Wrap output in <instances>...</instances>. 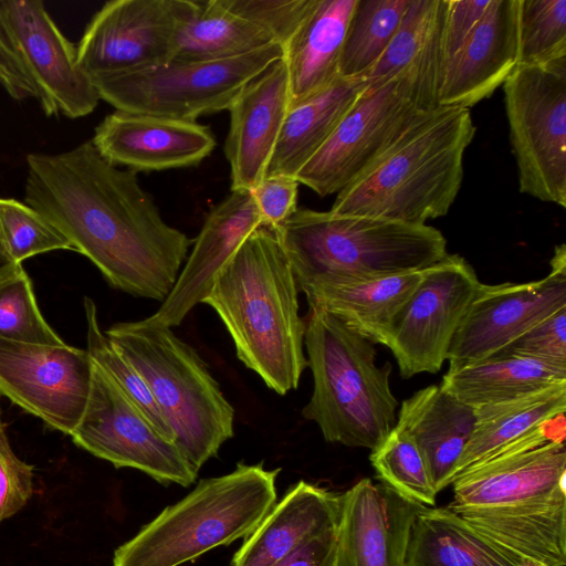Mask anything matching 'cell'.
Returning <instances> with one entry per match:
<instances>
[{"mask_svg":"<svg viewBox=\"0 0 566 566\" xmlns=\"http://www.w3.org/2000/svg\"><path fill=\"white\" fill-rule=\"evenodd\" d=\"M356 2L316 0L296 33L283 48L290 106L325 90L340 77V55Z\"/></svg>","mask_w":566,"mask_h":566,"instance_id":"4316f807","label":"cell"},{"mask_svg":"<svg viewBox=\"0 0 566 566\" xmlns=\"http://www.w3.org/2000/svg\"><path fill=\"white\" fill-rule=\"evenodd\" d=\"M427 269L365 281L306 284L298 291L308 306L327 311L373 344L388 347L392 323Z\"/></svg>","mask_w":566,"mask_h":566,"instance_id":"d4e9b609","label":"cell"},{"mask_svg":"<svg viewBox=\"0 0 566 566\" xmlns=\"http://www.w3.org/2000/svg\"><path fill=\"white\" fill-rule=\"evenodd\" d=\"M499 353L528 357L566 370V307L530 328Z\"/></svg>","mask_w":566,"mask_h":566,"instance_id":"ab89813d","label":"cell"},{"mask_svg":"<svg viewBox=\"0 0 566 566\" xmlns=\"http://www.w3.org/2000/svg\"><path fill=\"white\" fill-rule=\"evenodd\" d=\"M214 310L237 356L279 395L296 389L307 367L298 286L275 231H253L203 300Z\"/></svg>","mask_w":566,"mask_h":566,"instance_id":"3957f363","label":"cell"},{"mask_svg":"<svg viewBox=\"0 0 566 566\" xmlns=\"http://www.w3.org/2000/svg\"><path fill=\"white\" fill-rule=\"evenodd\" d=\"M409 0H357L339 62V76L365 77L395 36Z\"/></svg>","mask_w":566,"mask_h":566,"instance_id":"d6a6232c","label":"cell"},{"mask_svg":"<svg viewBox=\"0 0 566 566\" xmlns=\"http://www.w3.org/2000/svg\"><path fill=\"white\" fill-rule=\"evenodd\" d=\"M520 566H542V565H537V564H534V563H531V562H526Z\"/></svg>","mask_w":566,"mask_h":566,"instance_id":"7dc6e473","label":"cell"},{"mask_svg":"<svg viewBox=\"0 0 566 566\" xmlns=\"http://www.w3.org/2000/svg\"><path fill=\"white\" fill-rule=\"evenodd\" d=\"M280 469L239 463L201 480L114 553L113 566H180L249 536L276 503Z\"/></svg>","mask_w":566,"mask_h":566,"instance_id":"ba28073f","label":"cell"},{"mask_svg":"<svg viewBox=\"0 0 566 566\" xmlns=\"http://www.w3.org/2000/svg\"><path fill=\"white\" fill-rule=\"evenodd\" d=\"M518 64V0H491L460 50L446 63L438 106L470 108L504 84Z\"/></svg>","mask_w":566,"mask_h":566,"instance_id":"7402d4cb","label":"cell"},{"mask_svg":"<svg viewBox=\"0 0 566 566\" xmlns=\"http://www.w3.org/2000/svg\"><path fill=\"white\" fill-rule=\"evenodd\" d=\"M304 347L313 392L302 416L325 441L370 451L397 421L390 363L376 364V348L327 311L310 306Z\"/></svg>","mask_w":566,"mask_h":566,"instance_id":"8992f818","label":"cell"},{"mask_svg":"<svg viewBox=\"0 0 566 566\" xmlns=\"http://www.w3.org/2000/svg\"><path fill=\"white\" fill-rule=\"evenodd\" d=\"M566 57V0H518V64Z\"/></svg>","mask_w":566,"mask_h":566,"instance_id":"d590c367","label":"cell"},{"mask_svg":"<svg viewBox=\"0 0 566 566\" xmlns=\"http://www.w3.org/2000/svg\"><path fill=\"white\" fill-rule=\"evenodd\" d=\"M33 493V465L13 452L0 417V523L18 513Z\"/></svg>","mask_w":566,"mask_h":566,"instance_id":"60d3db41","label":"cell"},{"mask_svg":"<svg viewBox=\"0 0 566 566\" xmlns=\"http://www.w3.org/2000/svg\"><path fill=\"white\" fill-rule=\"evenodd\" d=\"M470 108L422 111L356 180L337 193L329 210L426 224L443 217L463 180V157L475 135Z\"/></svg>","mask_w":566,"mask_h":566,"instance_id":"277c9868","label":"cell"},{"mask_svg":"<svg viewBox=\"0 0 566 566\" xmlns=\"http://www.w3.org/2000/svg\"><path fill=\"white\" fill-rule=\"evenodd\" d=\"M566 380V370L514 354L448 369L440 387L462 402L479 407L514 399Z\"/></svg>","mask_w":566,"mask_h":566,"instance_id":"f546056e","label":"cell"},{"mask_svg":"<svg viewBox=\"0 0 566 566\" xmlns=\"http://www.w3.org/2000/svg\"><path fill=\"white\" fill-rule=\"evenodd\" d=\"M191 0H112L87 24L77 61L91 77L172 60L177 32L198 9Z\"/></svg>","mask_w":566,"mask_h":566,"instance_id":"5bb4252c","label":"cell"},{"mask_svg":"<svg viewBox=\"0 0 566 566\" xmlns=\"http://www.w3.org/2000/svg\"><path fill=\"white\" fill-rule=\"evenodd\" d=\"M0 84L17 101L35 98L9 27L0 11Z\"/></svg>","mask_w":566,"mask_h":566,"instance_id":"ee69618b","label":"cell"},{"mask_svg":"<svg viewBox=\"0 0 566 566\" xmlns=\"http://www.w3.org/2000/svg\"><path fill=\"white\" fill-rule=\"evenodd\" d=\"M23 69L45 115L78 118L101 99L78 64L76 46L59 30L40 0H0Z\"/></svg>","mask_w":566,"mask_h":566,"instance_id":"e0dca14e","label":"cell"},{"mask_svg":"<svg viewBox=\"0 0 566 566\" xmlns=\"http://www.w3.org/2000/svg\"><path fill=\"white\" fill-rule=\"evenodd\" d=\"M565 437L560 412L454 480L448 507L509 553L546 551L566 531Z\"/></svg>","mask_w":566,"mask_h":566,"instance_id":"7a4b0ae2","label":"cell"},{"mask_svg":"<svg viewBox=\"0 0 566 566\" xmlns=\"http://www.w3.org/2000/svg\"><path fill=\"white\" fill-rule=\"evenodd\" d=\"M91 142L106 161L135 172L197 166L216 146L211 129L196 120L123 111L107 115Z\"/></svg>","mask_w":566,"mask_h":566,"instance_id":"d6986e66","label":"cell"},{"mask_svg":"<svg viewBox=\"0 0 566 566\" xmlns=\"http://www.w3.org/2000/svg\"><path fill=\"white\" fill-rule=\"evenodd\" d=\"M474 423V408L438 385L424 387L401 402L396 426L422 452L438 493L450 485V475Z\"/></svg>","mask_w":566,"mask_h":566,"instance_id":"484cf974","label":"cell"},{"mask_svg":"<svg viewBox=\"0 0 566 566\" xmlns=\"http://www.w3.org/2000/svg\"><path fill=\"white\" fill-rule=\"evenodd\" d=\"M298 181L286 176H265L252 190L263 223L274 229L297 209Z\"/></svg>","mask_w":566,"mask_h":566,"instance_id":"b9f144b4","label":"cell"},{"mask_svg":"<svg viewBox=\"0 0 566 566\" xmlns=\"http://www.w3.org/2000/svg\"><path fill=\"white\" fill-rule=\"evenodd\" d=\"M272 43L255 23L228 10L221 0L199 2L177 32L172 60L218 61L249 54Z\"/></svg>","mask_w":566,"mask_h":566,"instance_id":"1f68e13d","label":"cell"},{"mask_svg":"<svg viewBox=\"0 0 566 566\" xmlns=\"http://www.w3.org/2000/svg\"><path fill=\"white\" fill-rule=\"evenodd\" d=\"M273 230L298 287L420 271L448 255L446 238L428 224L297 208Z\"/></svg>","mask_w":566,"mask_h":566,"instance_id":"5b68a950","label":"cell"},{"mask_svg":"<svg viewBox=\"0 0 566 566\" xmlns=\"http://www.w3.org/2000/svg\"><path fill=\"white\" fill-rule=\"evenodd\" d=\"M543 279L481 283L449 348V369L495 355L530 328L566 307V247L556 245Z\"/></svg>","mask_w":566,"mask_h":566,"instance_id":"9a60e30c","label":"cell"},{"mask_svg":"<svg viewBox=\"0 0 566 566\" xmlns=\"http://www.w3.org/2000/svg\"><path fill=\"white\" fill-rule=\"evenodd\" d=\"M0 338L63 346L42 316L25 271L0 282Z\"/></svg>","mask_w":566,"mask_h":566,"instance_id":"8d00e7d4","label":"cell"},{"mask_svg":"<svg viewBox=\"0 0 566 566\" xmlns=\"http://www.w3.org/2000/svg\"><path fill=\"white\" fill-rule=\"evenodd\" d=\"M87 323V352L118 386L124 395L142 411L155 430L165 439L174 442V433L161 415L159 407L146 381L137 369L113 346L101 329L95 303L84 298Z\"/></svg>","mask_w":566,"mask_h":566,"instance_id":"e575fe53","label":"cell"},{"mask_svg":"<svg viewBox=\"0 0 566 566\" xmlns=\"http://www.w3.org/2000/svg\"><path fill=\"white\" fill-rule=\"evenodd\" d=\"M105 334L142 375L174 443L198 472L234 433V409L218 381L171 327L148 317L114 324Z\"/></svg>","mask_w":566,"mask_h":566,"instance_id":"52a82bcc","label":"cell"},{"mask_svg":"<svg viewBox=\"0 0 566 566\" xmlns=\"http://www.w3.org/2000/svg\"><path fill=\"white\" fill-rule=\"evenodd\" d=\"M272 43L245 55L218 61H179L148 69L93 76L102 99L116 111L184 120L228 109L240 91L282 59Z\"/></svg>","mask_w":566,"mask_h":566,"instance_id":"9c48e42d","label":"cell"},{"mask_svg":"<svg viewBox=\"0 0 566 566\" xmlns=\"http://www.w3.org/2000/svg\"><path fill=\"white\" fill-rule=\"evenodd\" d=\"M367 86L363 77H338L325 90L290 106L265 176L295 178Z\"/></svg>","mask_w":566,"mask_h":566,"instance_id":"83f0119b","label":"cell"},{"mask_svg":"<svg viewBox=\"0 0 566 566\" xmlns=\"http://www.w3.org/2000/svg\"><path fill=\"white\" fill-rule=\"evenodd\" d=\"M422 506L382 483L359 480L339 495L335 566H407L412 525Z\"/></svg>","mask_w":566,"mask_h":566,"instance_id":"ac0fdd59","label":"cell"},{"mask_svg":"<svg viewBox=\"0 0 566 566\" xmlns=\"http://www.w3.org/2000/svg\"><path fill=\"white\" fill-rule=\"evenodd\" d=\"M448 0H409L400 25L387 50L366 74L369 86L399 75L415 84L421 111L438 107V95L446 65L443 34Z\"/></svg>","mask_w":566,"mask_h":566,"instance_id":"603a6c76","label":"cell"},{"mask_svg":"<svg viewBox=\"0 0 566 566\" xmlns=\"http://www.w3.org/2000/svg\"><path fill=\"white\" fill-rule=\"evenodd\" d=\"M335 530L306 543L273 566H335Z\"/></svg>","mask_w":566,"mask_h":566,"instance_id":"f6af8a7d","label":"cell"},{"mask_svg":"<svg viewBox=\"0 0 566 566\" xmlns=\"http://www.w3.org/2000/svg\"><path fill=\"white\" fill-rule=\"evenodd\" d=\"M339 495L305 481L292 485L245 537L229 566H273L336 528Z\"/></svg>","mask_w":566,"mask_h":566,"instance_id":"cb8c5ba5","label":"cell"},{"mask_svg":"<svg viewBox=\"0 0 566 566\" xmlns=\"http://www.w3.org/2000/svg\"><path fill=\"white\" fill-rule=\"evenodd\" d=\"M93 368L86 349L0 338V394L66 434L84 413Z\"/></svg>","mask_w":566,"mask_h":566,"instance_id":"2e32d148","label":"cell"},{"mask_svg":"<svg viewBox=\"0 0 566 566\" xmlns=\"http://www.w3.org/2000/svg\"><path fill=\"white\" fill-rule=\"evenodd\" d=\"M481 282L467 260L450 254L431 265L397 314L391 350L402 378L438 373Z\"/></svg>","mask_w":566,"mask_h":566,"instance_id":"4fadbf2b","label":"cell"},{"mask_svg":"<svg viewBox=\"0 0 566 566\" xmlns=\"http://www.w3.org/2000/svg\"><path fill=\"white\" fill-rule=\"evenodd\" d=\"M412 78L367 86L295 179L319 197L356 180L421 113Z\"/></svg>","mask_w":566,"mask_h":566,"instance_id":"8fae6325","label":"cell"},{"mask_svg":"<svg viewBox=\"0 0 566 566\" xmlns=\"http://www.w3.org/2000/svg\"><path fill=\"white\" fill-rule=\"evenodd\" d=\"M231 12L269 32L283 48L296 33L316 0H221Z\"/></svg>","mask_w":566,"mask_h":566,"instance_id":"f35d334b","label":"cell"},{"mask_svg":"<svg viewBox=\"0 0 566 566\" xmlns=\"http://www.w3.org/2000/svg\"><path fill=\"white\" fill-rule=\"evenodd\" d=\"M264 226L251 191H232L207 214L193 248L169 295L148 318L179 326L202 303L224 265L245 239Z\"/></svg>","mask_w":566,"mask_h":566,"instance_id":"ffe728a7","label":"cell"},{"mask_svg":"<svg viewBox=\"0 0 566 566\" xmlns=\"http://www.w3.org/2000/svg\"><path fill=\"white\" fill-rule=\"evenodd\" d=\"M407 566H520L449 507L422 506L412 525Z\"/></svg>","mask_w":566,"mask_h":566,"instance_id":"4dcf8cb0","label":"cell"},{"mask_svg":"<svg viewBox=\"0 0 566 566\" xmlns=\"http://www.w3.org/2000/svg\"><path fill=\"white\" fill-rule=\"evenodd\" d=\"M0 230L14 261L53 250H73L72 243L52 223L28 205L0 198Z\"/></svg>","mask_w":566,"mask_h":566,"instance_id":"74e56055","label":"cell"},{"mask_svg":"<svg viewBox=\"0 0 566 566\" xmlns=\"http://www.w3.org/2000/svg\"><path fill=\"white\" fill-rule=\"evenodd\" d=\"M25 203L92 261L108 283L164 302L193 243L161 217L135 171L106 161L92 142L27 157Z\"/></svg>","mask_w":566,"mask_h":566,"instance_id":"6da1fadb","label":"cell"},{"mask_svg":"<svg viewBox=\"0 0 566 566\" xmlns=\"http://www.w3.org/2000/svg\"><path fill=\"white\" fill-rule=\"evenodd\" d=\"M70 436L77 447L115 468L137 469L165 484L189 486L196 481L198 472L177 446L155 430L95 363L86 408Z\"/></svg>","mask_w":566,"mask_h":566,"instance_id":"7c38bea8","label":"cell"},{"mask_svg":"<svg viewBox=\"0 0 566 566\" xmlns=\"http://www.w3.org/2000/svg\"><path fill=\"white\" fill-rule=\"evenodd\" d=\"M520 192L566 207V57L517 65L503 84Z\"/></svg>","mask_w":566,"mask_h":566,"instance_id":"30bf717a","label":"cell"},{"mask_svg":"<svg viewBox=\"0 0 566 566\" xmlns=\"http://www.w3.org/2000/svg\"><path fill=\"white\" fill-rule=\"evenodd\" d=\"M23 270L21 263H18L10 255L0 230V282L10 279Z\"/></svg>","mask_w":566,"mask_h":566,"instance_id":"bcb514c9","label":"cell"},{"mask_svg":"<svg viewBox=\"0 0 566 566\" xmlns=\"http://www.w3.org/2000/svg\"><path fill=\"white\" fill-rule=\"evenodd\" d=\"M369 460L382 484L421 505H436L438 491L426 459L402 429L395 424Z\"/></svg>","mask_w":566,"mask_h":566,"instance_id":"836d02e7","label":"cell"},{"mask_svg":"<svg viewBox=\"0 0 566 566\" xmlns=\"http://www.w3.org/2000/svg\"><path fill=\"white\" fill-rule=\"evenodd\" d=\"M566 411V380L514 399L474 407L473 432L449 479L512 443L545 420Z\"/></svg>","mask_w":566,"mask_h":566,"instance_id":"f1b7e54d","label":"cell"},{"mask_svg":"<svg viewBox=\"0 0 566 566\" xmlns=\"http://www.w3.org/2000/svg\"><path fill=\"white\" fill-rule=\"evenodd\" d=\"M490 3L491 0H448L443 34L446 63L467 41Z\"/></svg>","mask_w":566,"mask_h":566,"instance_id":"7bdbcfd3","label":"cell"},{"mask_svg":"<svg viewBox=\"0 0 566 566\" xmlns=\"http://www.w3.org/2000/svg\"><path fill=\"white\" fill-rule=\"evenodd\" d=\"M290 104L283 57L248 83L232 101L224 144L231 191H251L264 178Z\"/></svg>","mask_w":566,"mask_h":566,"instance_id":"44dd1931","label":"cell"}]
</instances>
